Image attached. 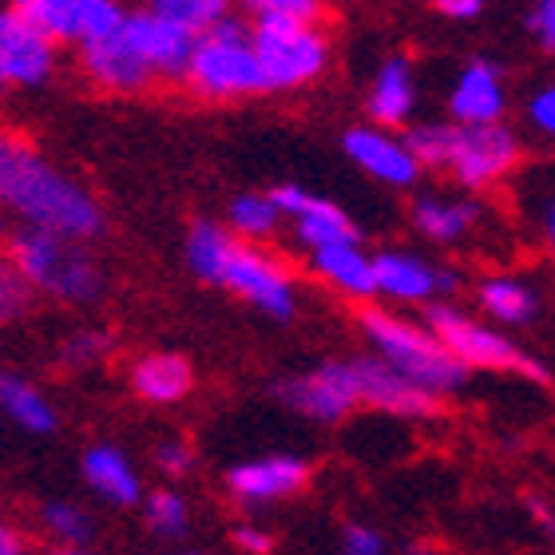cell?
Here are the masks:
<instances>
[{"label": "cell", "mask_w": 555, "mask_h": 555, "mask_svg": "<svg viewBox=\"0 0 555 555\" xmlns=\"http://www.w3.org/2000/svg\"><path fill=\"white\" fill-rule=\"evenodd\" d=\"M0 203L21 231L92 246L107 227L100 198L24 135L0 139Z\"/></svg>", "instance_id": "1"}, {"label": "cell", "mask_w": 555, "mask_h": 555, "mask_svg": "<svg viewBox=\"0 0 555 555\" xmlns=\"http://www.w3.org/2000/svg\"><path fill=\"white\" fill-rule=\"evenodd\" d=\"M186 270L222 294L238 298L270 322H289L298 313V278L270 246L243 243L219 219H195L183 238Z\"/></svg>", "instance_id": "2"}, {"label": "cell", "mask_w": 555, "mask_h": 555, "mask_svg": "<svg viewBox=\"0 0 555 555\" xmlns=\"http://www.w3.org/2000/svg\"><path fill=\"white\" fill-rule=\"evenodd\" d=\"M246 21L255 33L270 95L301 92L325 76L334 40L325 33V9L318 0H250Z\"/></svg>", "instance_id": "3"}, {"label": "cell", "mask_w": 555, "mask_h": 555, "mask_svg": "<svg viewBox=\"0 0 555 555\" xmlns=\"http://www.w3.org/2000/svg\"><path fill=\"white\" fill-rule=\"evenodd\" d=\"M409 147L425 171H444L464 195H488L516 183L524 163V139L508 128H456L449 119H425L405 131Z\"/></svg>", "instance_id": "4"}, {"label": "cell", "mask_w": 555, "mask_h": 555, "mask_svg": "<svg viewBox=\"0 0 555 555\" xmlns=\"http://www.w3.org/2000/svg\"><path fill=\"white\" fill-rule=\"evenodd\" d=\"M358 334L365 341V353L382 358L389 370H397L440 401L468 385V370L440 346V337L428 330L425 318H409L393 306L373 301L358 310Z\"/></svg>", "instance_id": "5"}, {"label": "cell", "mask_w": 555, "mask_h": 555, "mask_svg": "<svg viewBox=\"0 0 555 555\" xmlns=\"http://www.w3.org/2000/svg\"><path fill=\"white\" fill-rule=\"evenodd\" d=\"M183 88L198 104H238V100L270 95L267 72H262L255 33H250L246 16L231 12L207 36H198Z\"/></svg>", "instance_id": "6"}, {"label": "cell", "mask_w": 555, "mask_h": 555, "mask_svg": "<svg viewBox=\"0 0 555 555\" xmlns=\"http://www.w3.org/2000/svg\"><path fill=\"white\" fill-rule=\"evenodd\" d=\"M9 267L28 282L36 298H48L56 306H95L107 286L104 267L83 243L21 231V227L16 234H9Z\"/></svg>", "instance_id": "7"}, {"label": "cell", "mask_w": 555, "mask_h": 555, "mask_svg": "<svg viewBox=\"0 0 555 555\" xmlns=\"http://www.w3.org/2000/svg\"><path fill=\"white\" fill-rule=\"evenodd\" d=\"M421 318L468 373H508V377H528V382H552L547 365L535 353H528L488 318L464 310L456 301H437Z\"/></svg>", "instance_id": "8"}, {"label": "cell", "mask_w": 555, "mask_h": 555, "mask_svg": "<svg viewBox=\"0 0 555 555\" xmlns=\"http://www.w3.org/2000/svg\"><path fill=\"white\" fill-rule=\"evenodd\" d=\"M270 397L313 425H341L361 409V382L353 358H325L310 370L286 373L270 385Z\"/></svg>", "instance_id": "9"}, {"label": "cell", "mask_w": 555, "mask_h": 555, "mask_svg": "<svg viewBox=\"0 0 555 555\" xmlns=\"http://www.w3.org/2000/svg\"><path fill=\"white\" fill-rule=\"evenodd\" d=\"M313 480V464L301 452H262L222 473V492L234 508L262 512L301 496Z\"/></svg>", "instance_id": "10"}, {"label": "cell", "mask_w": 555, "mask_h": 555, "mask_svg": "<svg viewBox=\"0 0 555 555\" xmlns=\"http://www.w3.org/2000/svg\"><path fill=\"white\" fill-rule=\"evenodd\" d=\"M373 270H377V298L393 310H428L461 289V274L452 267L433 262L416 250H401V246L377 250Z\"/></svg>", "instance_id": "11"}, {"label": "cell", "mask_w": 555, "mask_h": 555, "mask_svg": "<svg viewBox=\"0 0 555 555\" xmlns=\"http://www.w3.org/2000/svg\"><path fill=\"white\" fill-rule=\"evenodd\" d=\"M60 44L16 4L0 12V83L9 92H40L56 80Z\"/></svg>", "instance_id": "12"}, {"label": "cell", "mask_w": 555, "mask_h": 555, "mask_svg": "<svg viewBox=\"0 0 555 555\" xmlns=\"http://www.w3.org/2000/svg\"><path fill=\"white\" fill-rule=\"evenodd\" d=\"M274 198L282 215H286V234L294 238L301 255H313V250H325L334 243H349V238H361L358 222L349 219L346 210L337 207L330 195H318L301 183H278Z\"/></svg>", "instance_id": "13"}, {"label": "cell", "mask_w": 555, "mask_h": 555, "mask_svg": "<svg viewBox=\"0 0 555 555\" xmlns=\"http://www.w3.org/2000/svg\"><path fill=\"white\" fill-rule=\"evenodd\" d=\"M16 9L40 24L60 48H88L112 36L124 24L128 9L116 0H16Z\"/></svg>", "instance_id": "14"}, {"label": "cell", "mask_w": 555, "mask_h": 555, "mask_svg": "<svg viewBox=\"0 0 555 555\" xmlns=\"http://www.w3.org/2000/svg\"><path fill=\"white\" fill-rule=\"evenodd\" d=\"M449 124L456 128H496L508 116V76L492 56L464 60L444 95Z\"/></svg>", "instance_id": "15"}, {"label": "cell", "mask_w": 555, "mask_h": 555, "mask_svg": "<svg viewBox=\"0 0 555 555\" xmlns=\"http://www.w3.org/2000/svg\"><path fill=\"white\" fill-rule=\"evenodd\" d=\"M124 33L135 44V52L147 60V68L155 72L159 83H183L191 56H195L198 36L191 28H183L179 21H171L159 4L147 9H128L124 16Z\"/></svg>", "instance_id": "16"}, {"label": "cell", "mask_w": 555, "mask_h": 555, "mask_svg": "<svg viewBox=\"0 0 555 555\" xmlns=\"http://www.w3.org/2000/svg\"><path fill=\"white\" fill-rule=\"evenodd\" d=\"M341 151L346 159L358 167L365 179L393 191H413L421 183L425 167L416 163L413 147H409L405 131H385L373 124H353L341 131Z\"/></svg>", "instance_id": "17"}, {"label": "cell", "mask_w": 555, "mask_h": 555, "mask_svg": "<svg viewBox=\"0 0 555 555\" xmlns=\"http://www.w3.org/2000/svg\"><path fill=\"white\" fill-rule=\"evenodd\" d=\"M485 219V198L464 195V191H416L409 203L413 234H421L433 246H449V250L473 243Z\"/></svg>", "instance_id": "18"}, {"label": "cell", "mask_w": 555, "mask_h": 555, "mask_svg": "<svg viewBox=\"0 0 555 555\" xmlns=\"http://www.w3.org/2000/svg\"><path fill=\"white\" fill-rule=\"evenodd\" d=\"M76 68H80L83 83H92L95 92L107 95H139L159 83L155 72L147 68V60L139 56L135 44L128 40L124 24L112 36H104V40L80 48L76 52Z\"/></svg>", "instance_id": "19"}, {"label": "cell", "mask_w": 555, "mask_h": 555, "mask_svg": "<svg viewBox=\"0 0 555 555\" xmlns=\"http://www.w3.org/2000/svg\"><path fill=\"white\" fill-rule=\"evenodd\" d=\"M353 365H358L361 382V409H373V413L393 416V421H433L440 413V397L389 370L382 358L353 353Z\"/></svg>", "instance_id": "20"}, {"label": "cell", "mask_w": 555, "mask_h": 555, "mask_svg": "<svg viewBox=\"0 0 555 555\" xmlns=\"http://www.w3.org/2000/svg\"><path fill=\"white\" fill-rule=\"evenodd\" d=\"M416 107H421V88H416L413 60L405 52H389L373 68L365 88V124L385 131H409L421 124Z\"/></svg>", "instance_id": "21"}, {"label": "cell", "mask_w": 555, "mask_h": 555, "mask_svg": "<svg viewBox=\"0 0 555 555\" xmlns=\"http://www.w3.org/2000/svg\"><path fill=\"white\" fill-rule=\"evenodd\" d=\"M80 476L88 492H92L100 504L107 508H143V500H147V488H143V476L139 468L131 464V456L119 444L112 440H95L88 444L80 456Z\"/></svg>", "instance_id": "22"}, {"label": "cell", "mask_w": 555, "mask_h": 555, "mask_svg": "<svg viewBox=\"0 0 555 555\" xmlns=\"http://www.w3.org/2000/svg\"><path fill=\"white\" fill-rule=\"evenodd\" d=\"M306 270H310L325 289H334V294H341L346 301H353L358 310L377 301V270H373V255L365 250L361 238L313 250V255H306Z\"/></svg>", "instance_id": "23"}, {"label": "cell", "mask_w": 555, "mask_h": 555, "mask_svg": "<svg viewBox=\"0 0 555 555\" xmlns=\"http://www.w3.org/2000/svg\"><path fill=\"white\" fill-rule=\"evenodd\" d=\"M128 385L143 405L171 409V405H183L186 397H191V389H195V370H191V361H186L183 353L155 349V353H143V358L131 361Z\"/></svg>", "instance_id": "24"}, {"label": "cell", "mask_w": 555, "mask_h": 555, "mask_svg": "<svg viewBox=\"0 0 555 555\" xmlns=\"http://www.w3.org/2000/svg\"><path fill=\"white\" fill-rule=\"evenodd\" d=\"M473 298L480 318H488L492 325H512L524 330L540 318V289L520 274H485L473 282Z\"/></svg>", "instance_id": "25"}, {"label": "cell", "mask_w": 555, "mask_h": 555, "mask_svg": "<svg viewBox=\"0 0 555 555\" xmlns=\"http://www.w3.org/2000/svg\"><path fill=\"white\" fill-rule=\"evenodd\" d=\"M512 198H516L528 231L535 234V243L544 246V255L555 262V163H540L532 171L516 175Z\"/></svg>", "instance_id": "26"}, {"label": "cell", "mask_w": 555, "mask_h": 555, "mask_svg": "<svg viewBox=\"0 0 555 555\" xmlns=\"http://www.w3.org/2000/svg\"><path fill=\"white\" fill-rule=\"evenodd\" d=\"M222 222L234 238L255 246H270L278 234L286 231V215L278 207L274 191H238V195H231Z\"/></svg>", "instance_id": "27"}, {"label": "cell", "mask_w": 555, "mask_h": 555, "mask_svg": "<svg viewBox=\"0 0 555 555\" xmlns=\"http://www.w3.org/2000/svg\"><path fill=\"white\" fill-rule=\"evenodd\" d=\"M0 413L9 416L21 433H28V437H48V433L60 428L56 405L48 401L44 389L12 370L0 373Z\"/></svg>", "instance_id": "28"}, {"label": "cell", "mask_w": 555, "mask_h": 555, "mask_svg": "<svg viewBox=\"0 0 555 555\" xmlns=\"http://www.w3.org/2000/svg\"><path fill=\"white\" fill-rule=\"evenodd\" d=\"M36 528L52 540V547H68V552H88L95 540V516L80 500H44L36 508Z\"/></svg>", "instance_id": "29"}, {"label": "cell", "mask_w": 555, "mask_h": 555, "mask_svg": "<svg viewBox=\"0 0 555 555\" xmlns=\"http://www.w3.org/2000/svg\"><path fill=\"white\" fill-rule=\"evenodd\" d=\"M139 512H143V528L155 540H183L191 532V500L171 485L151 488Z\"/></svg>", "instance_id": "30"}, {"label": "cell", "mask_w": 555, "mask_h": 555, "mask_svg": "<svg viewBox=\"0 0 555 555\" xmlns=\"http://www.w3.org/2000/svg\"><path fill=\"white\" fill-rule=\"evenodd\" d=\"M112 346H116L112 330H104V325H80V330H72V334L60 341L56 365L68 373H83V370H92V365H100V361H107Z\"/></svg>", "instance_id": "31"}, {"label": "cell", "mask_w": 555, "mask_h": 555, "mask_svg": "<svg viewBox=\"0 0 555 555\" xmlns=\"http://www.w3.org/2000/svg\"><path fill=\"white\" fill-rule=\"evenodd\" d=\"M171 21H179L183 28H191L195 36H207L219 21L231 16L227 0H155Z\"/></svg>", "instance_id": "32"}, {"label": "cell", "mask_w": 555, "mask_h": 555, "mask_svg": "<svg viewBox=\"0 0 555 555\" xmlns=\"http://www.w3.org/2000/svg\"><path fill=\"white\" fill-rule=\"evenodd\" d=\"M151 464H155V473L175 485V480H186V476L195 473V449L186 444L183 437H163L155 449H151Z\"/></svg>", "instance_id": "33"}, {"label": "cell", "mask_w": 555, "mask_h": 555, "mask_svg": "<svg viewBox=\"0 0 555 555\" xmlns=\"http://www.w3.org/2000/svg\"><path fill=\"white\" fill-rule=\"evenodd\" d=\"M330 555H393V552H389V540H385L382 528L349 520L346 528H341V535H337V544Z\"/></svg>", "instance_id": "34"}, {"label": "cell", "mask_w": 555, "mask_h": 555, "mask_svg": "<svg viewBox=\"0 0 555 555\" xmlns=\"http://www.w3.org/2000/svg\"><path fill=\"white\" fill-rule=\"evenodd\" d=\"M524 124L535 135L555 139V80H544L540 88L528 92V100H524Z\"/></svg>", "instance_id": "35"}, {"label": "cell", "mask_w": 555, "mask_h": 555, "mask_svg": "<svg viewBox=\"0 0 555 555\" xmlns=\"http://www.w3.org/2000/svg\"><path fill=\"white\" fill-rule=\"evenodd\" d=\"M33 298L36 294L28 289V282H24V278L4 262V270H0V318H4V322L24 318L28 306H33Z\"/></svg>", "instance_id": "36"}, {"label": "cell", "mask_w": 555, "mask_h": 555, "mask_svg": "<svg viewBox=\"0 0 555 555\" xmlns=\"http://www.w3.org/2000/svg\"><path fill=\"white\" fill-rule=\"evenodd\" d=\"M524 28H528V36H532L544 56H555V0H535L528 16H524Z\"/></svg>", "instance_id": "37"}, {"label": "cell", "mask_w": 555, "mask_h": 555, "mask_svg": "<svg viewBox=\"0 0 555 555\" xmlns=\"http://www.w3.org/2000/svg\"><path fill=\"white\" fill-rule=\"evenodd\" d=\"M231 544L238 555H274L278 540L270 532L267 524H255V520H243L231 528Z\"/></svg>", "instance_id": "38"}, {"label": "cell", "mask_w": 555, "mask_h": 555, "mask_svg": "<svg viewBox=\"0 0 555 555\" xmlns=\"http://www.w3.org/2000/svg\"><path fill=\"white\" fill-rule=\"evenodd\" d=\"M433 9H437L444 21L468 24V21H480V16H485V0H437Z\"/></svg>", "instance_id": "39"}, {"label": "cell", "mask_w": 555, "mask_h": 555, "mask_svg": "<svg viewBox=\"0 0 555 555\" xmlns=\"http://www.w3.org/2000/svg\"><path fill=\"white\" fill-rule=\"evenodd\" d=\"M0 555H40L33 552V540L24 532L21 524H4L0 528Z\"/></svg>", "instance_id": "40"}, {"label": "cell", "mask_w": 555, "mask_h": 555, "mask_svg": "<svg viewBox=\"0 0 555 555\" xmlns=\"http://www.w3.org/2000/svg\"><path fill=\"white\" fill-rule=\"evenodd\" d=\"M524 508H528V516H532L535 528H540V532L555 544V504H547V500H540V496H528L524 500Z\"/></svg>", "instance_id": "41"}, {"label": "cell", "mask_w": 555, "mask_h": 555, "mask_svg": "<svg viewBox=\"0 0 555 555\" xmlns=\"http://www.w3.org/2000/svg\"><path fill=\"white\" fill-rule=\"evenodd\" d=\"M405 555H452L449 547H440V544H413Z\"/></svg>", "instance_id": "42"}, {"label": "cell", "mask_w": 555, "mask_h": 555, "mask_svg": "<svg viewBox=\"0 0 555 555\" xmlns=\"http://www.w3.org/2000/svg\"><path fill=\"white\" fill-rule=\"evenodd\" d=\"M40 555H100V552H92V547H88V552H68V547H48V552H40Z\"/></svg>", "instance_id": "43"}, {"label": "cell", "mask_w": 555, "mask_h": 555, "mask_svg": "<svg viewBox=\"0 0 555 555\" xmlns=\"http://www.w3.org/2000/svg\"><path fill=\"white\" fill-rule=\"evenodd\" d=\"M171 555H207V552H171Z\"/></svg>", "instance_id": "44"}]
</instances>
